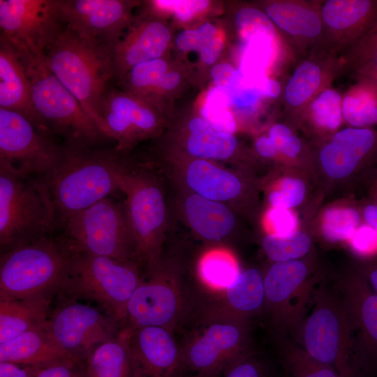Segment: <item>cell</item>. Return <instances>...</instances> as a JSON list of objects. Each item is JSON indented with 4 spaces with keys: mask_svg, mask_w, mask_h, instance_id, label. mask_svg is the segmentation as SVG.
Listing matches in <instances>:
<instances>
[{
    "mask_svg": "<svg viewBox=\"0 0 377 377\" xmlns=\"http://www.w3.org/2000/svg\"><path fill=\"white\" fill-rule=\"evenodd\" d=\"M57 227L55 209L42 179L0 169L1 250L49 236Z\"/></svg>",
    "mask_w": 377,
    "mask_h": 377,
    "instance_id": "obj_7",
    "label": "cell"
},
{
    "mask_svg": "<svg viewBox=\"0 0 377 377\" xmlns=\"http://www.w3.org/2000/svg\"><path fill=\"white\" fill-rule=\"evenodd\" d=\"M256 149L260 155L267 158L273 157L279 153L269 136L259 138L256 142Z\"/></svg>",
    "mask_w": 377,
    "mask_h": 377,
    "instance_id": "obj_56",
    "label": "cell"
},
{
    "mask_svg": "<svg viewBox=\"0 0 377 377\" xmlns=\"http://www.w3.org/2000/svg\"><path fill=\"white\" fill-rule=\"evenodd\" d=\"M301 148L302 143L300 140L297 136L293 135L281 153L287 156L294 158L299 154Z\"/></svg>",
    "mask_w": 377,
    "mask_h": 377,
    "instance_id": "obj_58",
    "label": "cell"
},
{
    "mask_svg": "<svg viewBox=\"0 0 377 377\" xmlns=\"http://www.w3.org/2000/svg\"><path fill=\"white\" fill-rule=\"evenodd\" d=\"M131 25L111 54L112 79L119 82L135 66L161 58L170 41L169 28L156 17L144 16Z\"/></svg>",
    "mask_w": 377,
    "mask_h": 377,
    "instance_id": "obj_21",
    "label": "cell"
},
{
    "mask_svg": "<svg viewBox=\"0 0 377 377\" xmlns=\"http://www.w3.org/2000/svg\"><path fill=\"white\" fill-rule=\"evenodd\" d=\"M22 114L0 108V169L43 177L61 160L65 147Z\"/></svg>",
    "mask_w": 377,
    "mask_h": 377,
    "instance_id": "obj_11",
    "label": "cell"
},
{
    "mask_svg": "<svg viewBox=\"0 0 377 377\" xmlns=\"http://www.w3.org/2000/svg\"><path fill=\"white\" fill-rule=\"evenodd\" d=\"M377 53V22L373 28L349 49L348 63L356 71Z\"/></svg>",
    "mask_w": 377,
    "mask_h": 377,
    "instance_id": "obj_48",
    "label": "cell"
},
{
    "mask_svg": "<svg viewBox=\"0 0 377 377\" xmlns=\"http://www.w3.org/2000/svg\"><path fill=\"white\" fill-rule=\"evenodd\" d=\"M329 64L309 57L302 61L290 76L284 89V100L290 110H304L328 84L332 75Z\"/></svg>",
    "mask_w": 377,
    "mask_h": 377,
    "instance_id": "obj_30",
    "label": "cell"
},
{
    "mask_svg": "<svg viewBox=\"0 0 377 377\" xmlns=\"http://www.w3.org/2000/svg\"><path fill=\"white\" fill-rule=\"evenodd\" d=\"M267 220L274 234L287 235L295 231L296 217L288 209L273 207L268 212Z\"/></svg>",
    "mask_w": 377,
    "mask_h": 377,
    "instance_id": "obj_51",
    "label": "cell"
},
{
    "mask_svg": "<svg viewBox=\"0 0 377 377\" xmlns=\"http://www.w3.org/2000/svg\"><path fill=\"white\" fill-rule=\"evenodd\" d=\"M119 189L128 198L127 216L135 245V258L154 267L158 262L161 228L165 216L163 198L154 181L142 175H123Z\"/></svg>",
    "mask_w": 377,
    "mask_h": 377,
    "instance_id": "obj_14",
    "label": "cell"
},
{
    "mask_svg": "<svg viewBox=\"0 0 377 377\" xmlns=\"http://www.w3.org/2000/svg\"><path fill=\"white\" fill-rule=\"evenodd\" d=\"M151 270L129 300L126 327H163L176 332L191 322L202 300L173 276L155 267Z\"/></svg>",
    "mask_w": 377,
    "mask_h": 377,
    "instance_id": "obj_10",
    "label": "cell"
},
{
    "mask_svg": "<svg viewBox=\"0 0 377 377\" xmlns=\"http://www.w3.org/2000/svg\"><path fill=\"white\" fill-rule=\"evenodd\" d=\"M73 253L64 237L50 235L5 251L0 261V300L50 296L61 290Z\"/></svg>",
    "mask_w": 377,
    "mask_h": 377,
    "instance_id": "obj_3",
    "label": "cell"
},
{
    "mask_svg": "<svg viewBox=\"0 0 377 377\" xmlns=\"http://www.w3.org/2000/svg\"><path fill=\"white\" fill-rule=\"evenodd\" d=\"M114 149L65 146L55 168L43 177L52 201L58 226L73 214L108 197L126 173Z\"/></svg>",
    "mask_w": 377,
    "mask_h": 377,
    "instance_id": "obj_1",
    "label": "cell"
},
{
    "mask_svg": "<svg viewBox=\"0 0 377 377\" xmlns=\"http://www.w3.org/2000/svg\"><path fill=\"white\" fill-rule=\"evenodd\" d=\"M66 27L61 0H0L1 35L24 54L45 55Z\"/></svg>",
    "mask_w": 377,
    "mask_h": 377,
    "instance_id": "obj_13",
    "label": "cell"
},
{
    "mask_svg": "<svg viewBox=\"0 0 377 377\" xmlns=\"http://www.w3.org/2000/svg\"><path fill=\"white\" fill-rule=\"evenodd\" d=\"M29 367L30 377H84V361L79 360H65Z\"/></svg>",
    "mask_w": 377,
    "mask_h": 377,
    "instance_id": "obj_47",
    "label": "cell"
},
{
    "mask_svg": "<svg viewBox=\"0 0 377 377\" xmlns=\"http://www.w3.org/2000/svg\"><path fill=\"white\" fill-rule=\"evenodd\" d=\"M117 324L96 307L69 302L56 309L45 329L64 350L84 361L96 347L117 335Z\"/></svg>",
    "mask_w": 377,
    "mask_h": 377,
    "instance_id": "obj_15",
    "label": "cell"
},
{
    "mask_svg": "<svg viewBox=\"0 0 377 377\" xmlns=\"http://www.w3.org/2000/svg\"><path fill=\"white\" fill-rule=\"evenodd\" d=\"M290 338L340 377H364L356 362L352 320L337 288H316L309 311Z\"/></svg>",
    "mask_w": 377,
    "mask_h": 377,
    "instance_id": "obj_2",
    "label": "cell"
},
{
    "mask_svg": "<svg viewBox=\"0 0 377 377\" xmlns=\"http://www.w3.org/2000/svg\"><path fill=\"white\" fill-rule=\"evenodd\" d=\"M50 296L0 300V344L29 330L45 327Z\"/></svg>",
    "mask_w": 377,
    "mask_h": 377,
    "instance_id": "obj_27",
    "label": "cell"
},
{
    "mask_svg": "<svg viewBox=\"0 0 377 377\" xmlns=\"http://www.w3.org/2000/svg\"><path fill=\"white\" fill-rule=\"evenodd\" d=\"M235 25L244 45L260 36L276 40V27L264 11L255 7L240 8L235 16Z\"/></svg>",
    "mask_w": 377,
    "mask_h": 377,
    "instance_id": "obj_41",
    "label": "cell"
},
{
    "mask_svg": "<svg viewBox=\"0 0 377 377\" xmlns=\"http://www.w3.org/2000/svg\"><path fill=\"white\" fill-rule=\"evenodd\" d=\"M343 117L354 128L377 124V82L360 78L342 98Z\"/></svg>",
    "mask_w": 377,
    "mask_h": 377,
    "instance_id": "obj_34",
    "label": "cell"
},
{
    "mask_svg": "<svg viewBox=\"0 0 377 377\" xmlns=\"http://www.w3.org/2000/svg\"><path fill=\"white\" fill-rule=\"evenodd\" d=\"M0 108L22 114L43 130L32 105L25 61L17 47L3 35L0 37Z\"/></svg>",
    "mask_w": 377,
    "mask_h": 377,
    "instance_id": "obj_22",
    "label": "cell"
},
{
    "mask_svg": "<svg viewBox=\"0 0 377 377\" xmlns=\"http://www.w3.org/2000/svg\"><path fill=\"white\" fill-rule=\"evenodd\" d=\"M215 87L228 91L241 79L237 69L228 63L215 64L210 71Z\"/></svg>",
    "mask_w": 377,
    "mask_h": 377,
    "instance_id": "obj_52",
    "label": "cell"
},
{
    "mask_svg": "<svg viewBox=\"0 0 377 377\" xmlns=\"http://www.w3.org/2000/svg\"><path fill=\"white\" fill-rule=\"evenodd\" d=\"M293 135L290 129L282 124L273 125L269 131V137L274 144L279 153L282 152Z\"/></svg>",
    "mask_w": 377,
    "mask_h": 377,
    "instance_id": "obj_53",
    "label": "cell"
},
{
    "mask_svg": "<svg viewBox=\"0 0 377 377\" xmlns=\"http://www.w3.org/2000/svg\"><path fill=\"white\" fill-rule=\"evenodd\" d=\"M360 78H377V53L363 66L357 71Z\"/></svg>",
    "mask_w": 377,
    "mask_h": 377,
    "instance_id": "obj_57",
    "label": "cell"
},
{
    "mask_svg": "<svg viewBox=\"0 0 377 377\" xmlns=\"http://www.w3.org/2000/svg\"><path fill=\"white\" fill-rule=\"evenodd\" d=\"M141 280L131 260L73 251L61 290L97 303L124 327L128 303Z\"/></svg>",
    "mask_w": 377,
    "mask_h": 377,
    "instance_id": "obj_8",
    "label": "cell"
},
{
    "mask_svg": "<svg viewBox=\"0 0 377 377\" xmlns=\"http://www.w3.org/2000/svg\"><path fill=\"white\" fill-rule=\"evenodd\" d=\"M342 97L332 88H325L320 91L307 105L304 110L318 127L327 130L337 128L343 118Z\"/></svg>",
    "mask_w": 377,
    "mask_h": 377,
    "instance_id": "obj_38",
    "label": "cell"
},
{
    "mask_svg": "<svg viewBox=\"0 0 377 377\" xmlns=\"http://www.w3.org/2000/svg\"><path fill=\"white\" fill-rule=\"evenodd\" d=\"M363 214L367 223L377 231V206L367 205L364 209Z\"/></svg>",
    "mask_w": 377,
    "mask_h": 377,
    "instance_id": "obj_59",
    "label": "cell"
},
{
    "mask_svg": "<svg viewBox=\"0 0 377 377\" xmlns=\"http://www.w3.org/2000/svg\"><path fill=\"white\" fill-rule=\"evenodd\" d=\"M220 377H278L273 364L252 349L230 364Z\"/></svg>",
    "mask_w": 377,
    "mask_h": 377,
    "instance_id": "obj_43",
    "label": "cell"
},
{
    "mask_svg": "<svg viewBox=\"0 0 377 377\" xmlns=\"http://www.w3.org/2000/svg\"><path fill=\"white\" fill-rule=\"evenodd\" d=\"M129 330L128 346L134 377L184 375L181 346L175 332L156 326Z\"/></svg>",
    "mask_w": 377,
    "mask_h": 377,
    "instance_id": "obj_19",
    "label": "cell"
},
{
    "mask_svg": "<svg viewBox=\"0 0 377 377\" xmlns=\"http://www.w3.org/2000/svg\"><path fill=\"white\" fill-rule=\"evenodd\" d=\"M188 222L202 238L220 240L233 229L234 214L220 202L209 200L196 193L189 195L184 204Z\"/></svg>",
    "mask_w": 377,
    "mask_h": 377,
    "instance_id": "obj_29",
    "label": "cell"
},
{
    "mask_svg": "<svg viewBox=\"0 0 377 377\" xmlns=\"http://www.w3.org/2000/svg\"><path fill=\"white\" fill-rule=\"evenodd\" d=\"M130 330L96 347L84 360V377H134L128 346Z\"/></svg>",
    "mask_w": 377,
    "mask_h": 377,
    "instance_id": "obj_28",
    "label": "cell"
},
{
    "mask_svg": "<svg viewBox=\"0 0 377 377\" xmlns=\"http://www.w3.org/2000/svg\"><path fill=\"white\" fill-rule=\"evenodd\" d=\"M180 377H199V376H194V375H190V374H184V375H182Z\"/></svg>",
    "mask_w": 377,
    "mask_h": 377,
    "instance_id": "obj_61",
    "label": "cell"
},
{
    "mask_svg": "<svg viewBox=\"0 0 377 377\" xmlns=\"http://www.w3.org/2000/svg\"><path fill=\"white\" fill-rule=\"evenodd\" d=\"M188 129L186 148L193 156L200 159H226L237 149L238 142L232 134L214 130L200 117L191 119Z\"/></svg>",
    "mask_w": 377,
    "mask_h": 377,
    "instance_id": "obj_32",
    "label": "cell"
},
{
    "mask_svg": "<svg viewBox=\"0 0 377 377\" xmlns=\"http://www.w3.org/2000/svg\"><path fill=\"white\" fill-rule=\"evenodd\" d=\"M336 288L353 325L358 368L364 377H377V295L362 275L339 282Z\"/></svg>",
    "mask_w": 377,
    "mask_h": 377,
    "instance_id": "obj_18",
    "label": "cell"
},
{
    "mask_svg": "<svg viewBox=\"0 0 377 377\" xmlns=\"http://www.w3.org/2000/svg\"><path fill=\"white\" fill-rule=\"evenodd\" d=\"M353 250L362 256H372L377 253V231L371 226H360L350 238Z\"/></svg>",
    "mask_w": 377,
    "mask_h": 377,
    "instance_id": "obj_50",
    "label": "cell"
},
{
    "mask_svg": "<svg viewBox=\"0 0 377 377\" xmlns=\"http://www.w3.org/2000/svg\"><path fill=\"white\" fill-rule=\"evenodd\" d=\"M264 277L265 306L273 334L291 337L309 311L316 288L306 265L299 260L276 262Z\"/></svg>",
    "mask_w": 377,
    "mask_h": 377,
    "instance_id": "obj_12",
    "label": "cell"
},
{
    "mask_svg": "<svg viewBox=\"0 0 377 377\" xmlns=\"http://www.w3.org/2000/svg\"><path fill=\"white\" fill-rule=\"evenodd\" d=\"M323 46L330 53L351 48L377 22V0H327L320 3Z\"/></svg>",
    "mask_w": 377,
    "mask_h": 377,
    "instance_id": "obj_20",
    "label": "cell"
},
{
    "mask_svg": "<svg viewBox=\"0 0 377 377\" xmlns=\"http://www.w3.org/2000/svg\"><path fill=\"white\" fill-rule=\"evenodd\" d=\"M180 343L184 374L220 377L236 359L253 349L251 320L202 309Z\"/></svg>",
    "mask_w": 377,
    "mask_h": 377,
    "instance_id": "obj_5",
    "label": "cell"
},
{
    "mask_svg": "<svg viewBox=\"0 0 377 377\" xmlns=\"http://www.w3.org/2000/svg\"><path fill=\"white\" fill-rule=\"evenodd\" d=\"M264 277L256 268L240 272L234 283L218 295L205 299L202 309L251 320L264 312Z\"/></svg>",
    "mask_w": 377,
    "mask_h": 377,
    "instance_id": "obj_25",
    "label": "cell"
},
{
    "mask_svg": "<svg viewBox=\"0 0 377 377\" xmlns=\"http://www.w3.org/2000/svg\"><path fill=\"white\" fill-rule=\"evenodd\" d=\"M377 147V133L369 128H346L336 133L321 150L320 160L333 178L350 175Z\"/></svg>",
    "mask_w": 377,
    "mask_h": 377,
    "instance_id": "obj_24",
    "label": "cell"
},
{
    "mask_svg": "<svg viewBox=\"0 0 377 377\" xmlns=\"http://www.w3.org/2000/svg\"><path fill=\"white\" fill-rule=\"evenodd\" d=\"M306 192L304 182L298 179L285 178L279 188L271 192L269 200L274 207L288 209L298 205Z\"/></svg>",
    "mask_w": 377,
    "mask_h": 377,
    "instance_id": "obj_45",
    "label": "cell"
},
{
    "mask_svg": "<svg viewBox=\"0 0 377 377\" xmlns=\"http://www.w3.org/2000/svg\"><path fill=\"white\" fill-rule=\"evenodd\" d=\"M273 336L284 377H340L331 367L310 356L289 336Z\"/></svg>",
    "mask_w": 377,
    "mask_h": 377,
    "instance_id": "obj_33",
    "label": "cell"
},
{
    "mask_svg": "<svg viewBox=\"0 0 377 377\" xmlns=\"http://www.w3.org/2000/svg\"><path fill=\"white\" fill-rule=\"evenodd\" d=\"M230 106L228 93L215 87L206 98L201 110L202 118L214 130L232 134L236 130V122L228 110Z\"/></svg>",
    "mask_w": 377,
    "mask_h": 377,
    "instance_id": "obj_40",
    "label": "cell"
},
{
    "mask_svg": "<svg viewBox=\"0 0 377 377\" xmlns=\"http://www.w3.org/2000/svg\"><path fill=\"white\" fill-rule=\"evenodd\" d=\"M371 80H372V79H371ZM374 80V81L377 82V78H376V79H374V80Z\"/></svg>",
    "mask_w": 377,
    "mask_h": 377,
    "instance_id": "obj_62",
    "label": "cell"
},
{
    "mask_svg": "<svg viewBox=\"0 0 377 377\" xmlns=\"http://www.w3.org/2000/svg\"><path fill=\"white\" fill-rule=\"evenodd\" d=\"M103 134L125 151L135 141L154 133L159 121L151 102L129 91L108 88L101 105Z\"/></svg>",
    "mask_w": 377,
    "mask_h": 377,
    "instance_id": "obj_17",
    "label": "cell"
},
{
    "mask_svg": "<svg viewBox=\"0 0 377 377\" xmlns=\"http://www.w3.org/2000/svg\"><path fill=\"white\" fill-rule=\"evenodd\" d=\"M262 97L276 98L281 92V85L275 80L265 77L259 80L254 86Z\"/></svg>",
    "mask_w": 377,
    "mask_h": 377,
    "instance_id": "obj_54",
    "label": "cell"
},
{
    "mask_svg": "<svg viewBox=\"0 0 377 377\" xmlns=\"http://www.w3.org/2000/svg\"><path fill=\"white\" fill-rule=\"evenodd\" d=\"M186 179L196 194L217 202L234 198L242 188L241 183L235 175L200 158L189 163Z\"/></svg>",
    "mask_w": 377,
    "mask_h": 377,
    "instance_id": "obj_31",
    "label": "cell"
},
{
    "mask_svg": "<svg viewBox=\"0 0 377 377\" xmlns=\"http://www.w3.org/2000/svg\"><path fill=\"white\" fill-rule=\"evenodd\" d=\"M360 215L353 208H333L323 216L322 231L330 242L350 239L359 228Z\"/></svg>",
    "mask_w": 377,
    "mask_h": 377,
    "instance_id": "obj_42",
    "label": "cell"
},
{
    "mask_svg": "<svg viewBox=\"0 0 377 377\" xmlns=\"http://www.w3.org/2000/svg\"><path fill=\"white\" fill-rule=\"evenodd\" d=\"M217 36V31L213 26L203 24L196 29H186L180 32L175 43L182 51L193 50L200 54Z\"/></svg>",
    "mask_w": 377,
    "mask_h": 377,
    "instance_id": "obj_46",
    "label": "cell"
},
{
    "mask_svg": "<svg viewBox=\"0 0 377 377\" xmlns=\"http://www.w3.org/2000/svg\"><path fill=\"white\" fill-rule=\"evenodd\" d=\"M65 360L78 359L59 346L45 327L29 330L0 344V362L34 367Z\"/></svg>",
    "mask_w": 377,
    "mask_h": 377,
    "instance_id": "obj_26",
    "label": "cell"
},
{
    "mask_svg": "<svg viewBox=\"0 0 377 377\" xmlns=\"http://www.w3.org/2000/svg\"><path fill=\"white\" fill-rule=\"evenodd\" d=\"M45 57L50 71L103 134L101 105L112 79L111 56L66 27Z\"/></svg>",
    "mask_w": 377,
    "mask_h": 377,
    "instance_id": "obj_4",
    "label": "cell"
},
{
    "mask_svg": "<svg viewBox=\"0 0 377 377\" xmlns=\"http://www.w3.org/2000/svg\"><path fill=\"white\" fill-rule=\"evenodd\" d=\"M206 0H156L148 3L152 14L171 13L181 22H187L209 6Z\"/></svg>",
    "mask_w": 377,
    "mask_h": 377,
    "instance_id": "obj_44",
    "label": "cell"
},
{
    "mask_svg": "<svg viewBox=\"0 0 377 377\" xmlns=\"http://www.w3.org/2000/svg\"><path fill=\"white\" fill-rule=\"evenodd\" d=\"M135 5L121 0H61V11L68 28L111 56L131 24Z\"/></svg>",
    "mask_w": 377,
    "mask_h": 377,
    "instance_id": "obj_16",
    "label": "cell"
},
{
    "mask_svg": "<svg viewBox=\"0 0 377 377\" xmlns=\"http://www.w3.org/2000/svg\"><path fill=\"white\" fill-rule=\"evenodd\" d=\"M21 54L31 82L32 105L43 131L62 135L66 146L74 147H89L105 138L75 96L50 71L45 54Z\"/></svg>",
    "mask_w": 377,
    "mask_h": 377,
    "instance_id": "obj_6",
    "label": "cell"
},
{
    "mask_svg": "<svg viewBox=\"0 0 377 377\" xmlns=\"http://www.w3.org/2000/svg\"><path fill=\"white\" fill-rule=\"evenodd\" d=\"M362 276L371 290L377 295V264L371 265Z\"/></svg>",
    "mask_w": 377,
    "mask_h": 377,
    "instance_id": "obj_60",
    "label": "cell"
},
{
    "mask_svg": "<svg viewBox=\"0 0 377 377\" xmlns=\"http://www.w3.org/2000/svg\"><path fill=\"white\" fill-rule=\"evenodd\" d=\"M226 91L230 105L241 111H250L255 108L262 97L258 90L248 83L242 75L239 82Z\"/></svg>",
    "mask_w": 377,
    "mask_h": 377,
    "instance_id": "obj_49",
    "label": "cell"
},
{
    "mask_svg": "<svg viewBox=\"0 0 377 377\" xmlns=\"http://www.w3.org/2000/svg\"><path fill=\"white\" fill-rule=\"evenodd\" d=\"M61 227L75 252L122 260L135 258L127 212L108 197L73 214Z\"/></svg>",
    "mask_w": 377,
    "mask_h": 377,
    "instance_id": "obj_9",
    "label": "cell"
},
{
    "mask_svg": "<svg viewBox=\"0 0 377 377\" xmlns=\"http://www.w3.org/2000/svg\"><path fill=\"white\" fill-rule=\"evenodd\" d=\"M275 40L260 36L244 45V52L237 69L246 81L253 86L267 77L266 70L274 52Z\"/></svg>",
    "mask_w": 377,
    "mask_h": 377,
    "instance_id": "obj_36",
    "label": "cell"
},
{
    "mask_svg": "<svg viewBox=\"0 0 377 377\" xmlns=\"http://www.w3.org/2000/svg\"><path fill=\"white\" fill-rule=\"evenodd\" d=\"M263 247L267 256L275 263L297 260L309 252L311 239L299 231L287 235L272 233L263 239Z\"/></svg>",
    "mask_w": 377,
    "mask_h": 377,
    "instance_id": "obj_37",
    "label": "cell"
},
{
    "mask_svg": "<svg viewBox=\"0 0 377 377\" xmlns=\"http://www.w3.org/2000/svg\"><path fill=\"white\" fill-rule=\"evenodd\" d=\"M0 377H30V369L12 362H0Z\"/></svg>",
    "mask_w": 377,
    "mask_h": 377,
    "instance_id": "obj_55",
    "label": "cell"
},
{
    "mask_svg": "<svg viewBox=\"0 0 377 377\" xmlns=\"http://www.w3.org/2000/svg\"><path fill=\"white\" fill-rule=\"evenodd\" d=\"M168 72L167 61L161 58L140 63L133 67L120 82L127 91L147 98L155 85Z\"/></svg>",
    "mask_w": 377,
    "mask_h": 377,
    "instance_id": "obj_39",
    "label": "cell"
},
{
    "mask_svg": "<svg viewBox=\"0 0 377 377\" xmlns=\"http://www.w3.org/2000/svg\"><path fill=\"white\" fill-rule=\"evenodd\" d=\"M320 3L318 6L301 1H273L267 3L264 12L275 27L297 44L323 45L324 29Z\"/></svg>",
    "mask_w": 377,
    "mask_h": 377,
    "instance_id": "obj_23",
    "label": "cell"
},
{
    "mask_svg": "<svg viewBox=\"0 0 377 377\" xmlns=\"http://www.w3.org/2000/svg\"><path fill=\"white\" fill-rule=\"evenodd\" d=\"M240 273L237 263L226 251L207 253L198 264V274L209 297L216 296L232 285Z\"/></svg>",
    "mask_w": 377,
    "mask_h": 377,
    "instance_id": "obj_35",
    "label": "cell"
}]
</instances>
